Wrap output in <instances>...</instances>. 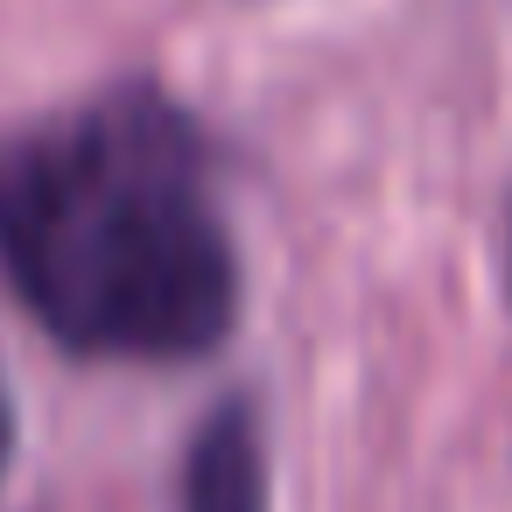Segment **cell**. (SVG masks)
<instances>
[{
	"instance_id": "1",
	"label": "cell",
	"mask_w": 512,
	"mask_h": 512,
	"mask_svg": "<svg viewBox=\"0 0 512 512\" xmlns=\"http://www.w3.org/2000/svg\"><path fill=\"white\" fill-rule=\"evenodd\" d=\"M0 274L78 358H204L239 316V253L204 141L155 92L0 141Z\"/></svg>"
},
{
	"instance_id": "2",
	"label": "cell",
	"mask_w": 512,
	"mask_h": 512,
	"mask_svg": "<svg viewBox=\"0 0 512 512\" xmlns=\"http://www.w3.org/2000/svg\"><path fill=\"white\" fill-rule=\"evenodd\" d=\"M183 512H267V442L246 400H225L183 456Z\"/></svg>"
},
{
	"instance_id": "3",
	"label": "cell",
	"mask_w": 512,
	"mask_h": 512,
	"mask_svg": "<svg viewBox=\"0 0 512 512\" xmlns=\"http://www.w3.org/2000/svg\"><path fill=\"white\" fill-rule=\"evenodd\" d=\"M8 449H15V414H8V393H0V463H8Z\"/></svg>"
}]
</instances>
